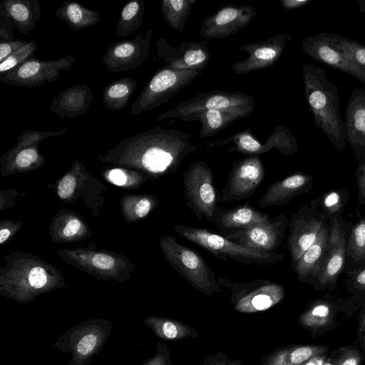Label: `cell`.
Listing matches in <instances>:
<instances>
[{
    "label": "cell",
    "mask_w": 365,
    "mask_h": 365,
    "mask_svg": "<svg viewBox=\"0 0 365 365\" xmlns=\"http://www.w3.org/2000/svg\"><path fill=\"white\" fill-rule=\"evenodd\" d=\"M192 135L155 127L123 140L118 145L140 153L143 167L153 174L173 173L182 160L201 148L190 142Z\"/></svg>",
    "instance_id": "1"
},
{
    "label": "cell",
    "mask_w": 365,
    "mask_h": 365,
    "mask_svg": "<svg viewBox=\"0 0 365 365\" xmlns=\"http://www.w3.org/2000/svg\"><path fill=\"white\" fill-rule=\"evenodd\" d=\"M304 96L317 128L335 148L342 152L346 142L339 112L338 86L330 81L322 67L306 63L302 68Z\"/></svg>",
    "instance_id": "2"
},
{
    "label": "cell",
    "mask_w": 365,
    "mask_h": 365,
    "mask_svg": "<svg viewBox=\"0 0 365 365\" xmlns=\"http://www.w3.org/2000/svg\"><path fill=\"white\" fill-rule=\"evenodd\" d=\"M177 234L199 245L217 259H229L248 265H272L282 261L284 254L264 252L247 247L210 230L178 224L174 226Z\"/></svg>",
    "instance_id": "3"
},
{
    "label": "cell",
    "mask_w": 365,
    "mask_h": 365,
    "mask_svg": "<svg viewBox=\"0 0 365 365\" xmlns=\"http://www.w3.org/2000/svg\"><path fill=\"white\" fill-rule=\"evenodd\" d=\"M162 248L170 266L195 289L207 296L220 292L217 277L198 252L173 236L163 239Z\"/></svg>",
    "instance_id": "4"
},
{
    "label": "cell",
    "mask_w": 365,
    "mask_h": 365,
    "mask_svg": "<svg viewBox=\"0 0 365 365\" xmlns=\"http://www.w3.org/2000/svg\"><path fill=\"white\" fill-rule=\"evenodd\" d=\"M182 186L186 205L197 218L213 222L220 194L210 167L203 161L192 163L183 174Z\"/></svg>",
    "instance_id": "5"
},
{
    "label": "cell",
    "mask_w": 365,
    "mask_h": 365,
    "mask_svg": "<svg viewBox=\"0 0 365 365\" xmlns=\"http://www.w3.org/2000/svg\"><path fill=\"white\" fill-rule=\"evenodd\" d=\"M220 285L231 292L230 302L240 313H256L269 309L284 298L285 289L280 284L269 279H257L248 282H231L217 277Z\"/></svg>",
    "instance_id": "6"
},
{
    "label": "cell",
    "mask_w": 365,
    "mask_h": 365,
    "mask_svg": "<svg viewBox=\"0 0 365 365\" xmlns=\"http://www.w3.org/2000/svg\"><path fill=\"white\" fill-rule=\"evenodd\" d=\"M202 73V71H180L166 67L160 69L132 104L130 115H138L166 103Z\"/></svg>",
    "instance_id": "7"
},
{
    "label": "cell",
    "mask_w": 365,
    "mask_h": 365,
    "mask_svg": "<svg viewBox=\"0 0 365 365\" xmlns=\"http://www.w3.org/2000/svg\"><path fill=\"white\" fill-rule=\"evenodd\" d=\"M254 98L240 91H214L199 93L191 98L179 103L175 107L161 113L158 120L177 118L182 121L195 120L201 113L213 109L253 108Z\"/></svg>",
    "instance_id": "8"
},
{
    "label": "cell",
    "mask_w": 365,
    "mask_h": 365,
    "mask_svg": "<svg viewBox=\"0 0 365 365\" xmlns=\"http://www.w3.org/2000/svg\"><path fill=\"white\" fill-rule=\"evenodd\" d=\"M329 223V245L325 260L309 284L315 290H334L346 261V245L352 222L342 216L334 217Z\"/></svg>",
    "instance_id": "9"
},
{
    "label": "cell",
    "mask_w": 365,
    "mask_h": 365,
    "mask_svg": "<svg viewBox=\"0 0 365 365\" xmlns=\"http://www.w3.org/2000/svg\"><path fill=\"white\" fill-rule=\"evenodd\" d=\"M228 144L234 145L229 148L227 153L237 152L248 156L259 155L269 153L272 149H277L279 153L289 156L294 155L299 148L297 138L284 125H277L264 143L259 141L251 129L247 128L224 140L211 143L207 146V149Z\"/></svg>",
    "instance_id": "10"
},
{
    "label": "cell",
    "mask_w": 365,
    "mask_h": 365,
    "mask_svg": "<svg viewBox=\"0 0 365 365\" xmlns=\"http://www.w3.org/2000/svg\"><path fill=\"white\" fill-rule=\"evenodd\" d=\"M75 61L70 54L56 60H40L32 55L14 69L0 74L1 82L11 86L33 88L54 81L60 78V71H68Z\"/></svg>",
    "instance_id": "11"
},
{
    "label": "cell",
    "mask_w": 365,
    "mask_h": 365,
    "mask_svg": "<svg viewBox=\"0 0 365 365\" xmlns=\"http://www.w3.org/2000/svg\"><path fill=\"white\" fill-rule=\"evenodd\" d=\"M265 177L259 155H249L235 161L228 180L219 192V202L240 201L250 197Z\"/></svg>",
    "instance_id": "12"
},
{
    "label": "cell",
    "mask_w": 365,
    "mask_h": 365,
    "mask_svg": "<svg viewBox=\"0 0 365 365\" xmlns=\"http://www.w3.org/2000/svg\"><path fill=\"white\" fill-rule=\"evenodd\" d=\"M325 222L323 214L309 203L301 206L291 216L287 246L292 266L314 242Z\"/></svg>",
    "instance_id": "13"
},
{
    "label": "cell",
    "mask_w": 365,
    "mask_h": 365,
    "mask_svg": "<svg viewBox=\"0 0 365 365\" xmlns=\"http://www.w3.org/2000/svg\"><path fill=\"white\" fill-rule=\"evenodd\" d=\"M334 34L321 33L302 40V48L310 58L349 74L365 85V71L358 67L335 41Z\"/></svg>",
    "instance_id": "14"
},
{
    "label": "cell",
    "mask_w": 365,
    "mask_h": 365,
    "mask_svg": "<svg viewBox=\"0 0 365 365\" xmlns=\"http://www.w3.org/2000/svg\"><path fill=\"white\" fill-rule=\"evenodd\" d=\"M288 223V217L280 214L225 237L247 247L275 252L286 238Z\"/></svg>",
    "instance_id": "15"
},
{
    "label": "cell",
    "mask_w": 365,
    "mask_h": 365,
    "mask_svg": "<svg viewBox=\"0 0 365 365\" xmlns=\"http://www.w3.org/2000/svg\"><path fill=\"white\" fill-rule=\"evenodd\" d=\"M157 56L163 59L165 67L180 71H203L209 64L210 51L207 41L182 42L171 46L165 38L155 41Z\"/></svg>",
    "instance_id": "16"
},
{
    "label": "cell",
    "mask_w": 365,
    "mask_h": 365,
    "mask_svg": "<svg viewBox=\"0 0 365 365\" xmlns=\"http://www.w3.org/2000/svg\"><path fill=\"white\" fill-rule=\"evenodd\" d=\"M153 30L140 32L133 39L118 41L111 45L103 57L102 63L113 73L126 71L142 65L149 57Z\"/></svg>",
    "instance_id": "17"
},
{
    "label": "cell",
    "mask_w": 365,
    "mask_h": 365,
    "mask_svg": "<svg viewBox=\"0 0 365 365\" xmlns=\"http://www.w3.org/2000/svg\"><path fill=\"white\" fill-rule=\"evenodd\" d=\"M256 14V9L250 5H227L205 19L200 36L208 39L227 38L247 26Z\"/></svg>",
    "instance_id": "18"
},
{
    "label": "cell",
    "mask_w": 365,
    "mask_h": 365,
    "mask_svg": "<svg viewBox=\"0 0 365 365\" xmlns=\"http://www.w3.org/2000/svg\"><path fill=\"white\" fill-rule=\"evenodd\" d=\"M291 38L288 34H280L263 41L242 45L238 50L247 53V56L235 63L231 66L232 70L236 74H246L273 66L283 54L286 43Z\"/></svg>",
    "instance_id": "19"
},
{
    "label": "cell",
    "mask_w": 365,
    "mask_h": 365,
    "mask_svg": "<svg viewBox=\"0 0 365 365\" xmlns=\"http://www.w3.org/2000/svg\"><path fill=\"white\" fill-rule=\"evenodd\" d=\"M346 142L358 161L365 158V90L354 88L345 109Z\"/></svg>",
    "instance_id": "20"
},
{
    "label": "cell",
    "mask_w": 365,
    "mask_h": 365,
    "mask_svg": "<svg viewBox=\"0 0 365 365\" xmlns=\"http://www.w3.org/2000/svg\"><path fill=\"white\" fill-rule=\"evenodd\" d=\"M313 181L310 175L302 172L292 173L269 185L259 199V205L265 208L287 204L294 197L308 193L313 187Z\"/></svg>",
    "instance_id": "21"
},
{
    "label": "cell",
    "mask_w": 365,
    "mask_h": 365,
    "mask_svg": "<svg viewBox=\"0 0 365 365\" xmlns=\"http://www.w3.org/2000/svg\"><path fill=\"white\" fill-rule=\"evenodd\" d=\"M329 245V223L325 222L314 242L307 249L292 266L301 282L309 284L322 267Z\"/></svg>",
    "instance_id": "22"
},
{
    "label": "cell",
    "mask_w": 365,
    "mask_h": 365,
    "mask_svg": "<svg viewBox=\"0 0 365 365\" xmlns=\"http://www.w3.org/2000/svg\"><path fill=\"white\" fill-rule=\"evenodd\" d=\"M269 219L267 213L246 203L230 209L218 207L213 222L220 235L225 236Z\"/></svg>",
    "instance_id": "23"
},
{
    "label": "cell",
    "mask_w": 365,
    "mask_h": 365,
    "mask_svg": "<svg viewBox=\"0 0 365 365\" xmlns=\"http://www.w3.org/2000/svg\"><path fill=\"white\" fill-rule=\"evenodd\" d=\"M93 98L92 90L88 85H73L53 98L49 110L62 118L81 115L86 113Z\"/></svg>",
    "instance_id": "24"
},
{
    "label": "cell",
    "mask_w": 365,
    "mask_h": 365,
    "mask_svg": "<svg viewBox=\"0 0 365 365\" xmlns=\"http://www.w3.org/2000/svg\"><path fill=\"white\" fill-rule=\"evenodd\" d=\"M0 14L8 16L14 27L27 36L40 19L41 8L38 0H4L0 4Z\"/></svg>",
    "instance_id": "25"
},
{
    "label": "cell",
    "mask_w": 365,
    "mask_h": 365,
    "mask_svg": "<svg viewBox=\"0 0 365 365\" xmlns=\"http://www.w3.org/2000/svg\"><path fill=\"white\" fill-rule=\"evenodd\" d=\"M253 108L213 109L200 113L195 120L201 124L198 137H211L227 128L231 123L250 115Z\"/></svg>",
    "instance_id": "26"
},
{
    "label": "cell",
    "mask_w": 365,
    "mask_h": 365,
    "mask_svg": "<svg viewBox=\"0 0 365 365\" xmlns=\"http://www.w3.org/2000/svg\"><path fill=\"white\" fill-rule=\"evenodd\" d=\"M327 347L314 345H292L276 348L264 356L262 365H301L319 355L324 354Z\"/></svg>",
    "instance_id": "27"
},
{
    "label": "cell",
    "mask_w": 365,
    "mask_h": 365,
    "mask_svg": "<svg viewBox=\"0 0 365 365\" xmlns=\"http://www.w3.org/2000/svg\"><path fill=\"white\" fill-rule=\"evenodd\" d=\"M55 16L75 31L98 24L101 20L98 11L88 9L76 2L64 1L55 11Z\"/></svg>",
    "instance_id": "28"
},
{
    "label": "cell",
    "mask_w": 365,
    "mask_h": 365,
    "mask_svg": "<svg viewBox=\"0 0 365 365\" xmlns=\"http://www.w3.org/2000/svg\"><path fill=\"white\" fill-rule=\"evenodd\" d=\"M349 200L348 187L334 188L327 191L321 196L312 200L309 203L320 211L327 222L334 217L342 216Z\"/></svg>",
    "instance_id": "29"
},
{
    "label": "cell",
    "mask_w": 365,
    "mask_h": 365,
    "mask_svg": "<svg viewBox=\"0 0 365 365\" xmlns=\"http://www.w3.org/2000/svg\"><path fill=\"white\" fill-rule=\"evenodd\" d=\"M137 87L136 80L130 77H122L108 84L103 91L105 108L110 110H123Z\"/></svg>",
    "instance_id": "30"
},
{
    "label": "cell",
    "mask_w": 365,
    "mask_h": 365,
    "mask_svg": "<svg viewBox=\"0 0 365 365\" xmlns=\"http://www.w3.org/2000/svg\"><path fill=\"white\" fill-rule=\"evenodd\" d=\"M340 302L327 299H317L310 303L302 314L299 322L307 329H317L330 323L334 315L335 305Z\"/></svg>",
    "instance_id": "31"
},
{
    "label": "cell",
    "mask_w": 365,
    "mask_h": 365,
    "mask_svg": "<svg viewBox=\"0 0 365 365\" xmlns=\"http://www.w3.org/2000/svg\"><path fill=\"white\" fill-rule=\"evenodd\" d=\"M365 265V217L352 223L346 245V267Z\"/></svg>",
    "instance_id": "32"
},
{
    "label": "cell",
    "mask_w": 365,
    "mask_h": 365,
    "mask_svg": "<svg viewBox=\"0 0 365 365\" xmlns=\"http://www.w3.org/2000/svg\"><path fill=\"white\" fill-rule=\"evenodd\" d=\"M196 0H163L161 13L166 24L173 29L184 32L187 19Z\"/></svg>",
    "instance_id": "33"
},
{
    "label": "cell",
    "mask_w": 365,
    "mask_h": 365,
    "mask_svg": "<svg viewBox=\"0 0 365 365\" xmlns=\"http://www.w3.org/2000/svg\"><path fill=\"white\" fill-rule=\"evenodd\" d=\"M145 13L144 0H133L124 5L117 24V36H129L141 26Z\"/></svg>",
    "instance_id": "34"
},
{
    "label": "cell",
    "mask_w": 365,
    "mask_h": 365,
    "mask_svg": "<svg viewBox=\"0 0 365 365\" xmlns=\"http://www.w3.org/2000/svg\"><path fill=\"white\" fill-rule=\"evenodd\" d=\"M150 324L158 335L166 340L178 341L198 336L197 329L175 319L155 317L150 319Z\"/></svg>",
    "instance_id": "35"
},
{
    "label": "cell",
    "mask_w": 365,
    "mask_h": 365,
    "mask_svg": "<svg viewBox=\"0 0 365 365\" xmlns=\"http://www.w3.org/2000/svg\"><path fill=\"white\" fill-rule=\"evenodd\" d=\"M334 37L336 46L365 71V45L336 34Z\"/></svg>",
    "instance_id": "36"
},
{
    "label": "cell",
    "mask_w": 365,
    "mask_h": 365,
    "mask_svg": "<svg viewBox=\"0 0 365 365\" xmlns=\"http://www.w3.org/2000/svg\"><path fill=\"white\" fill-rule=\"evenodd\" d=\"M36 48L37 43L35 41H27L22 47L0 62V73H6L23 63L33 55Z\"/></svg>",
    "instance_id": "37"
},
{
    "label": "cell",
    "mask_w": 365,
    "mask_h": 365,
    "mask_svg": "<svg viewBox=\"0 0 365 365\" xmlns=\"http://www.w3.org/2000/svg\"><path fill=\"white\" fill-rule=\"evenodd\" d=\"M345 284L348 291L356 297L365 298V265L360 267H346Z\"/></svg>",
    "instance_id": "38"
},
{
    "label": "cell",
    "mask_w": 365,
    "mask_h": 365,
    "mask_svg": "<svg viewBox=\"0 0 365 365\" xmlns=\"http://www.w3.org/2000/svg\"><path fill=\"white\" fill-rule=\"evenodd\" d=\"M17 146L22 147L15 158L16 164L20 168L29 167L38 158V153L34 145H28L21 140H18Z\"/></svg>",
    "instance_id": "39"
},
{
    "label": "cell",
    "mask_w": 365,
    "mask_h": 365,
    "mask_svg": "<svg viewBox=\"0 0 365 365\" xmlns=\"http://www.w3.org/2000/svg\"><path fill=\"white\" fill-rule=\"evenodd\" d=\"M240 359H232L222 352L212 354L207 356L199 365H242Z\"/></svg>",
    "instance_id": "40"
},
{
    "label": "cell",
    "mask_w": 365,
    "mask_h": 365,
    "mask_svg": "<svg viewBox=\"0 0 365 365\" xmlns=\"http://www.w3.org/2000/svg\"><path fill=\"white\" fill-rule=\"evenodd\" d=\"M355 177L358 189V200L359 203L365 205V158L359 161Z\"/></svg>",
    "instance_id": "41"
},
{
    "label": "cell",
    "mask_w": 365,
    "mask_h": 365,
    "mask_svg": "<svg viewBox=\"0 0 365 365\" xmlns=\"http://www.w3.org/2000/svg\"><path fill=\"white\" fill-rule=\"evenodd\" d=\"M27 41L22 39H15L0 43V62L4 61L11 53L19 49Z\"/></svg>",
    "instance_id": "42"
},
{
    "label": "cell",
    "mask_w": 365,
    "mask_h": 365,
    "mask_svg": "<svg viewBox=\"0 0 365 365\" xmlns=\"http://www.w3.org/2000/svg\"><path fill=\"white\" fill-rule=\"evenodd\" d=\"M13 26L11 19L8 16L0 14V43L15 40Z\"/></svg>",
    "instance_id": "43"
},
{
    "label": "cell",
    "mask_w": 365,
    "mask_h": 365,
    "mask_svg": "<svg viewBox=\"0 0 365 365\" xmlns=\"http://www.w3.org/2000/svg\"><path fill=\"white\" fill-rule=\"evenodd\" d=\"M76 186L75 178L71 175H67L59 183L58 192L60 197L64 199L70 197L74 191Z\"/></svg>",
    "instance_id": "44"
},
{
    "label": "cell",
    "mask_w": 365,
    "mask_h": 365,
    "mask_svg": "<svg viewBox=\"0 0 365 365\" xmlns=\"http://www.w3.org/2000/svg\"><path fill=\"white\" fill-rule=\"evenodd\" d=\"M46 279V272L40 267H34L29 275V283L34 288H41L44 286Z\"/></svg>",
    "instance_id": "45"
},
{
    "label": "cell",
    "mask_w": 365,
    "mask_h": 365,
    "mask_svg": "<svg viewBox=\"0 0 365 365\" xmlns=\"http://www.w3.org/2000/svg\"><path fill=\"white\" fill-rule=\"evenodd\" d=\"M147 365H173L168 346L159 345L157 355Z\"/></svg>",
    "instance_id": "46"
},
{
    "label": "cell",
    "mask_w": 365,
    "mask_h": 365,
    "mask_svg": "<svg viewBox=\"0 0 365 365\" xmlns=\"http://www.w3.org/2000/svg\"><path fill=\"white\" fill-rule=\"evenodd\" d=\"M93 264L101 269H109L115 264L114 259L105 254H97L92 258Z\"/></svg>",
    "instance_id": "47"
},
{
    "label": "cell",
    "mask_w": 365,
    "mask_h": 365,
    "mask_svg": "<svg viewBox=\"0 0 365 365\" xmlns=\"http://www.w3.org/2000/svg\"><path fill=\"white\" fill-rule=\"evenodd\" d=\"M96 341V337L93 334H88L83 336L78 344V351L83 355L88 354L95 347Z\"/></svg>",
    "instance_id": "48"
},
{
    "label": "cell",
    "mask_w": 365,
    "mask_h": 365,
    "mask_svg": "<svg viewBox=\"0 0 365 365\" xmlns=\"http://www.w3.org/2000/svg\"><path fill=\"white\" fill-rule=\"evenodd\" d=\"M361 356L357 351L349 350L339 359L336 365H359Z\"/></svg>",
    "instance_id": "49"
},
{
    "label": "cell",
    "mask_w": 365,
    "mask_h": 365,
    "mask_svg": "<svg viewBox=\"0 0 365 365\" xmlns=\"http://www.w3.org/2000/svg\"><path fill=\"white\" fill-rule=\"evenodd\" d=\"M152 202L148 198H143L139 200L135 206V214L139 217H145L150 210Z\"/></svg>",
    "instance_id": "50"
},
{
    "label": "cell",
    "mask_w": 365,
    "mask_h": 365,
    "mask_svg": "<svg viewBox=\"0 0 365 365\" xmlns=\"http://www.w3.org/2000/svg\"><path fill=\"white\" fill-rule=\"evenodd\" d=\"M312 0H280L282 6L287 10H294L309 4Z\"/></svg>",
    "instance_id": "51"
},
{
    "label": "cell",
    "mask_w": 365,
    "mask_h": 365,
    "mask_svg": "<svg viewBox=\"0 0 365 365\" xmlns=\"http://www.w3.org/2000/svg\"><path fill=\"white\" fill-rule=\"evenodd\" d=\"M109 179L115 185H123L126 182L127 178L124 172L120 169H113L109 173Z\"/></svg>",
    "instance_id": "52"
},
{
    "label": "cell",
    "mask_w": 365,
    "mask_h": 365,
    "mask_svg": "<svg viewBox=\"0 0 365 365\" xmlns=\"http://www.w3.org/2000/svg\"><path fill=\"white\" fill-rule=\"evenodd\" d=\"M81 222L77 219L71 220L66 227H64L63 232L66 237H71L74 235L80 229Z\"/></svg>",
    "instance_id": "53"
},
{
    "label": "cell",
    "mask_w": 365,
    "mask_h": 365,
    "mask_svg": "<svg viewBox=\"0 0 365 365\" xmlns=\"http://www.w3.org/2000/svg\"><path fill=\"white\" fill-rule=\"evenodd\" d=\"M326 356L324 354L317 356L301 365H323L325 363Z\"/></svg>",
    "instance_id": "54"
},
{
    "label": "cell",
    "mask_w": 365,
    "mask_h": 365,
    "mask_svg": "<svg viewBox=\"0 0 365 365\" xmlns=\"http://www.w3.org/2000/svg\"><path fill=\"white\" fill-rule=\"evenodd\" d=\"M359 325V336L362 342L365 344V311L364 312Z\"/></svg>",
    "instance_id": "55"
},
{
    "label": "cell",
    "mask_w": 365,
    "mask_h": 365,
    "mask_svg": "<svg viewBox=\"0 0 365 365\" xmlns=\"http://www.w3.org/2000/svg\"><path fill=\"white\" fill-rule=\"evenodd\" d=\"M10 235V232L7 229H3L0 231V243H3Z\"/></svg>",
    "instance_id": "56"
},
{
    "label": "cell",
    "mask_w": 365,
    "mask_h": 365,
    "mask_svg": "<svg viewBox=\"0 0 365 365\" xmlns=\"http://www.w3.org/2000/svg\"><path fill=\"white\" fill-rule=\"evenodd\" d=\"M359 13L365 15V0H359Z\"/></svg>",
    "instance_id": "57"
},
{
    "label": "cell",
    "mask_w": 365,
    "mask_h": 365,
    "mask_svg": "<svg viewBox=\"0 0 365 365\" xmlns=\"http://www.w3.org/2000/svg\"><path fill=\"white\" fill-rule=\"evenodd\" d=\"M323 365H334V364L332 361H331V360H329L327 361H325V363Z\"/></svg>",
    "instance_id": "58"
}]
</instances>
